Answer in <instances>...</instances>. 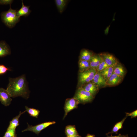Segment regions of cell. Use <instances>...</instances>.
I'll use <instances>...</instances> for the list:
<instances>
[{
    "label": "cell",
    "mask_w": 137,
    "mask_h": 137,
    "mask_svg": "<svg viewBox=\"0 0 137 137\" xmlns=\"http://www.w3.org/2000/svg\"><path fill=\"white\" fill-rule=\"evenodd\" d=\"M9 81L6 90L11 97L20 96L26 99L29 98L30 91L25 75L15 78L9 77Z\"/></svg>",
    "instance_id": "1"
},
{
    "label": "cell",
    "mask_w": 137,
    "mask_h": 137,
    "mask_svg": "<svg viewBox=\"0 0 137 137\" xmlns=\"http://www.w3.org/2000/svg\"><path fill=\"white\" fill-rule=\"evenodd\" d=\"M16 10L11 7L7 11L2 12L1 14V20L7 27L10 28L14 27L20 21V18L16 14Z\"/></svg>",
    "instance_id": "2"
},
{
    "label": "cell",
    "mask_w": 137,
    "mask_h": 137,
    "mask_svg": "<svg viewBox=\"0 0 137 137\" xmlns=\"http://www.w3.org/2000/svg\"><path fill=\"white\" fill-rule=\"evenodd\" d=\"M97 72L96 69L90 68L82 72H79L78 88L92 81Z\"/></svg>",
    "instance_id": "3"
},
{
    "label": "cell",
    "mask_w": 137,
    "mask_h": 137,
    "mask_svg": "<svg viewBox=\"0 0 137 137\" xmlns=\"http://www.w3.org/2000/svg\"><path fill=\"white\" fill-rule=\"evenodd\" d=\"M74 97L77 99L79 104H83L91 102L94 98L89 92L81 87L78 88Z\"/></svg>",
    "instance_id": "4"
},
{
    "label": "cell",
    "mask_w": 137,
    "mask_h": 137,
    "mask_svg": "<svg viewBox=\"0 0 137 137\" xmlns=\"http://www.w3.org/2000/svg\"><path fill=\"white\" fill-rule=\"evenodd\" d=\"M56 122L54 121H49L44 122L38 125L32 126L28 124V127L22 131V132L26 131L32 132L38 135L41 131L49 126L55 124Z\"/></svg>",
    "instance_id": "5"
},
{
    "label": "cell",
    "mask_w": 137,
    "mask_h": 137,
    "mask_svg": "<svg viewBox=\"0 0 137 137\" xmlns=\"http://www.w3.org/2000/svg\"><path fill=\"white\" fill-rule=\"evenodd\" d=\"M79 103L77 99L74 97L66 99L64 109L65 114L63 119L66 116L68 113L72 110L77 108Z\"/></svg>",
    "instance_id": "6"
},
{
    "label": "cell",
    "mask_w": 137,
    "mask_h": 137,
    "mask_svg": "<svg viewBox=\"0 0 137 137\" xmlns=\"http://www.w3.org/2000/svg\"><path fill=\"white\" fill-rule=\"evenodd\" d=\"M99 54L106 63L109 66H114L119 63L117 59L112 54L104 52Z\"/></svg>",
    "instance_id": "7"
},
{
    "label": "cell",
    "mask_w": 137,
    "mask_h": 137,
    "mask_svg": "<svg viewBox=\"0 0 137 137\" xmlns=\"http://www.w3.org/2000/svg\"><path fill=\"white\" fill-rule=\"evenodd\" d=\"M11 97L6 89L0 88V101L4 106H9L12 100Z\"/></svg>",
    "instance_id": "8"
},
{
    "label": "cell",
    "mask_w": 137,
    "mask_h": 137,
    "mask_svg": "<svg viewBox=\"0 0 137 137\" xmlns=\"http://www.w3.org/2000/svg\"><path fill=\"white\" fill-rule=\"evenodd\" d=\"M92 82L99 89L106 87V81L99 72H97Z\"/></svg>",
    "instance_id": "9"
},
{
    "label": "cell",
    "mask_w": 137,
    "mask_h": 137,
    "mask_svg": "<svg viewBox=\"0 0 137 137\" xmlns=\"http://www.w3.org/2000/svg\"><path fill=\"white\" fill-rule=\"evenodd\" d=\"M81 87L89 92L94 98L98 93L99 89L97 85L92 81L85 84Z\"/></svg>",
    "instance_id": "10"
},
{
    "label": "cell",
    "mask_w": 137,
    "mask_h": 137,
    "mask_svg": "<svg viewBox=\"0 0 137 137\" xmlns=\"http://www.w3.org/2000/svg\"><path fill=\"white\" fill-rule=\"evenodd\" d=\"M123 78L113 73L106 81V87L116 86L119 84Z\"/></svg>",
    "instance_id": "11"
},
{
    "label": "cell",
    "mask_w": 137,
    "mask_h": 137,
    "mask_svg": "<svg viewBox=\"0 0 137 137\" xmlns=\"http://www.w3.org/2000/svg\"><path fill=\"white\" fill-rule=\"evenodd\" d=\"M11 49L9 46L4 41H0V57L10 54Z\"/></svg>",
    "instance_id": "12"
},
{
    "label": "cell",
    "mask_w": 137,
    "mask_h": 137,
    "mask_svg": "<svg viewBox=\"0 0 137 137\" xmlns=\"http://www.w3.org/2000/svg\"><path fill=\"white\" fill-rule=\"evenodd\" d=\"M29 6L25 5L23 1L22 0V6L21 8L16 11V14L20 18L21 16H28L31 11L29 9Z\"/></svg>",
    "instance_id": "13"
},
{
    "label": "cell",
    "mask_w": 137,
    "mask_h": 137,
    "mask_svg": "<svg viewBox=\"0 0 137 137\" xmlns=\"http://www.w3.org/2000/svg\"><path fill=\"white\" fill-rule=\"evenodd\" d=\"M94 54V53L91 51L85 49H82L80 53L79 60L89 61Z\"/></svg>",
    "instance_id": "14"
},
{
    "label": "cell",
    "mask_w": 137,
    "mask_h": 137,
    "mask_svg": "<svg viewBox=\"0 0 137 137\" xmlns=\"http://www.w3.org/2000/svg\"><path fill=\"white\" fill-rule=\"evenodd\" d=\"M101 60V58L98 54H94L89 61L90 68L96 70Z\"/></svg>",
    "instance_id": "15"
},
{
    "label": "cell",
    "mask_w": 137,
    "mask_h": 137,
    "mask_svg": "<svg viewBox=\"0 0 137 137\" xmlns=\"http://www.w3.org/2000/svg\"><path fill=\"white\" fill-rule=\"evenodd\" d=\"M113 73L124 78L126 74V70L119 63L114 66Z\"/></svg>",
    "instance_id": "16"
},
{
    "label": "cell",
    "mask_w": 137,
    "mask_h": 137,
    "mask_svg": "<svg viewBox=\"0 0 137 137\" xmlns=\"http://www.w3.org/2000/svg\"><path fill=\"white\" fill-rule=\"evenodd\" d=\"M127 117L126 116L120 121L116 123L113 128L111 131L106 134V135L111 134L112 135L113 133H115L116 134L118 133V132L120 129L123 128V125Z\"/></svg>",
    "instance_id": "17"
},
{
    "label": "cell",
    "mask_w": 137,
    "mask_h": 137,
    "mask_svg": "<svg viewBox=\"0 0 137 137\" xmlns=\"http://www.w3.org/2000/svg\"><path fill=\"white\" fill-rule=\"evenodd\" d=\"M25 112H26L25 111L22 112L20 111L19 114L13 118L10 121L9 125L7 129H16V127L19 125V119L20 117L22 114Z\"/></svg>",
    "instance_id": "18"
},
{
    "label": "cell",
    "mask_w": 137,
    "mask_h": 137,
    "mask_svg": "<svg viewBox=\"0 0 137 137\" xmlns=\"http://www.w3.org/2000/svg\"><path fill=\"white\" fill-rule=\"evenodd\" d=\"M55 3L58 12L60 13L64 11L68 2L67 0H55Z\"/></svg>",
    "instance_id": "19"
},
{
    "label": "cell",
    "mask_w": 137,
    "mask_h": 137,
    "mask_svg": "<svg viewBox=\"0 0 137 137\" xmlns=\"http://www.w3.org/2000/svg\"><path fill=\"white\" fill-rule=\"evenodd\" d=\"M65 133L67 136L79 135L75 125H68L66 126Z\"/></svg>",
    "instance_id": "20"
},
{
    "label": "cell",
    "mask_w": 137,
    "mask_h": 137,
    "mask_svg": "<svg viewBox=\"0 0 137 137\" xmlns=\"http://www.w3.org/2000/svg\"><path fill=\"white\" fill-rule=\"evenodd\" d=\"M78 66L79 72H82L90 68L89 61L79 60Z\"/></svg>",
    "instance_id": "21"
},
{
    "label": "cell",
    "mask_w": 137,
    "mask_h": 137,
    "mask_svg": "<svg viewBox=\"0 0 137 137\" xmlns=\"http://www.w3.org/2000/svg\"><path fill=\"white\" fill-rule=\"evenodd\" d=\"M114 66H109L99 72L107 81L113 73Z\"/></svg>",
    "instance_id": "22"
},
{
    "label": "cell",
    "mask_w": 137,
    "mask_h": 137,
    "mask_svg": "<svg viewBox=\"0 0 137 137\" xmlns=\"http://www.w3.org/2000/svg\"><path fill=\"white\" fill-rule=\"evenodd\" d=\"M25 112H27L30 116L36 118H37L40 112L38 109L34 108H29L27 106H25Z\"/></svg>",
    "instance_id": "23"
},
{
    "label": "cell",
    "mask_w": 137,
    "mask_h": 137,
    "mask_svg": "<svg viewBox=\"0 0 137 137\" xmlns=\"http://www.w3.org/2000/svg\"><path fill=\"white\" fill-rule=\"evenodd\" d=\"M3 137H17L16 133V129H7Z\"/></svg>",
    "instance_id": "24"
},
{
    "label": "cell",
    "mask_w": 137,
    "mask_h": 137,
    "mask_svg": "<svg viewBox=\"0 0 137 137\" xmlns=\"http://www.w3.org/2000/svg\"><path fill=\"white\" fill-rule=\"evenodd\" d=\"M109 66L101 58V60L100 62L97 69V70L98 72H100L104 70Z\"/></svg>",
    "instance_id": "25"
},
{
    "label": "cell",
    "mask_w": 137,
    "mask_h": 137,
    "mask_svg": "<svg viewBox=\"0 0 137 137\" xmlns=\"http://www.w3.org/2000/svg\"><path fill=\"white\" fill-rule=\"evenodd\" d=\"M11 70L10 68L7 67L3 64H0V75L4 74L8 71Z\"/></svg>",
    "instance_id": "26"
},
{
    "label": "cell",
    "mask_w": 137,
    "mask_h": 137,
    "mask_svg": "<svg viewBox=\"0 0 137 137\" xmlns=\"http://www.w3.org/2000/svg\"><path fill=\"white\" fill-rule=\"evenodd\" d=\"M126 116L127 117L130 116L131 118H136L137 116V110H136L130 113L126 112Z\"/></svg>",
    "instance_id": "27"
},
{
    "label": "cell",
    "mask_w": 137,
    "mask_h": 137,
    "mask_svg": "<svg viewBox=\"0 0 137 137\" xmlns=\"http://www.w3.org/2000/svg\"><path fill=\"white\" fill-rule=\"evenodd\" d=\"M13 1L12 0H0V5H7L9 4L11 5Z\"/></svg>",
    "instance_id": "28"
},
{
    "label": "cell",
    "mask_w": 137,
    "mask_h": 137,
    "mask_svg": "<svg viewBox=\"0 0 137 137\" xmlns=\"http://www.w3.org/2000/svg\"><path fill=\"white\" fill-rule=\"evenodd\" d=\"M106 137H129L128 134L125 135H122L120 134H118V135L113 136L112 135L109 136L108 135H107Z\"/></svg>",
    "instance_id": "29"
},
{
    "label": "cell",
    "mask_w": 137,
    "mask_h": 137,
    "mask_svg": "<svg viewBox=\"0 0 137 137\" xmlns=\"http://www.w3.org/2000/svg\"><path fill=\"white\" fill-rule=\"evenodd\" d=\"M85 137H95V136L94 135H91L89 134H88Z\"/></svg>",
    "instance_id": "30"
},
{
    "label": "cell",
    "mask_w": 137,
    "mask_h": 137,
    "mask_svg": "<svg viewBox=\"0 0 137 137\" xmlns=\"http://www.w3.org/2000/svg\"><path fill=\"white\" fill-rule=\"evenodd\" d=\"M66 137H81V136L79 135L72 136H67Z\"/></svg>",
    "instance_id": "31"
}]
</instances>
